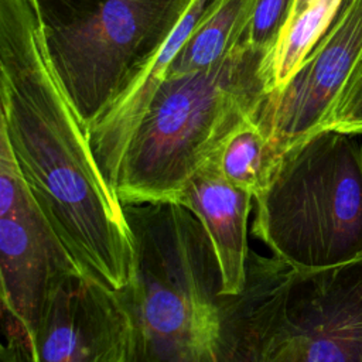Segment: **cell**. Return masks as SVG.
I'll return each mask as SVG.
<instances>
[{"instance_id": "7", "label": "cell", "mask_w": 362, "mask_h": 362, "mask_svg": "<svg viewBox=\"0 0 362 362\" xmlns=\"http://www.w3.org/2000/svg\"><path fill=\"white\" fill-rule=\"evenodd\" d=\"M78 270L83 269L34 199L0 129L1 310L18 320L31 339L51 287Z\"/></svg>"}, {"instance_id": "12", "label": "cell", "mask_w": 362, "mask_h": 362, "mask_svg": "<svg viewBox=\"0 0 362 362\" xmlns=\"http://www.w3.org/2000/svg\"><path fill=\"white\" fill-rule=\"evenodd\" d=\"M255 3L256 0H222L187 40L164 76L205 71L221 64L245 37Z\"/></svg>"}, {"instance_id": "2", "label": "cell", "mask_w": 362, "mask_h": 362, "mask_svg": "<svg viewBox=\"0 0 362 362\" xmlns=\"http://www.w3.org/2000/svg\"><path fill=\"white\" fill-rule=\"evenodd\" d=\"M270 52L243 38L218 65L164 76L113 163L102 173L123 205L177 204L223 139L257 115Z\"/></svg>"}, {"instance_id": "4", "label": "cell", "mask_w": 362, "mask_h": 362, "mask_svg": "<svg viewBox=\"0 0 362 362\" xmlns=\"http://www.w3.org/2000/svg\"><path fill=\"white\" fill-rule=\"evenodd\" d=\"M228 362H362V256L296 270L249 252L246 284L228 296Z\"/></svg>"}, {"instance_id": "3", "label": "cell", "mask_w": 362, "mask_h": 362, "mask_svg": "<svg viewBox=\"0 0 362 362\" xmlns=\"http://www.w3.org/2000/svg\"><path fill=\"white\" fill-rule=\"evenodd\" d=\"M124 212L134 260L117 293L132 321L133 362H228V296L201 222L173 202Z\"/></svg>"}, {"instance_id": "13", "label": "cell", "mask_w": 362, "mask_h": 362, "mask_svg": "<svg viewBox=\"0 0 362 362\" xmlns=\"http://www.w3.org/2000/svg\"><path fill=\"white\" fill-rule=\"evenodd\" d=\"M277 160L264 132L247 119L223 139L208 163L232 185L256 198L266 189Z\"/></svg>"}, {"instance_id": "11", "label": "cell", "mask_w": 362, "mask_h": 362, "mask_svg": "<svg viewBox=\"0 0 362 362\" xmlns=\"http://www.w3.org/2000/svg\"><path fill=\"white\" fill-rule=\"evenodd\" d=\"M221 3L222 0H191L163 47L127 92L103 117L86 129V137L100 173L113 163L122 150L175 55Z\"/></svg>"}, {"instance_id": "14", "label": "cell", "mask_w": 362, "mask_h": 362, "mask_svg": "<svg viewBox=\"0 0 362 362\" xmlns=\"http://www.w3.org/2000/svg\"><path fill=\"white\" fill-rule=\"evenodd\" d=\"M341 4L342 0H315L286 23L269 57L270 92L293 76L329 28Z\"/></svg>"}, {"instance_id": "8", "label": "cell", "mask_w": 362, "mask_h": 362, "mask_svg": "<svg viewBox=\"0 0 362 362\" xmlns=\"http://www.w3.org/2000/svg\"><path fill=\"white\" fill-rule=\"evenodd\" d=\"M362 54V0H342L329 28L293 76L264 98L255 122L280 157L325 130L334 106Z\"/></svg>"}, {"instance_id": "16", "label": "cell", "mask_w": 362, "mask_h": 362, "mask_svg": "<svg viewBox=\"0 0 362 362\" xmlns=\"http://www.w3.org/2000/svg\"><path fill=\"white\" fill-rule=\"evenodd\" d=\"M325 129L354 136L362 133V54L334 106Z\"/></svg>"}, {"instance_id": "5", "label": "cell", "mask_w": 362, "mask_h": 362, "mask_svg": "<svg viewBox=\"0 0 362 362\" xmlns=\"http://www.w3.org/2000/svg\"><path fill=\"white\" fill-rule=\"evenodd\" d=\"M325 129L284 151L255 198L252 233L296 270L362 256V147Z\"/></svg>"}, {"instance_id": "15", "label": "cell", "mask_w": 362, "mask_h": 362, "mask_svg": "<svg viewBox=\"0 0 362 362\" xmlns=\"http://www.w3.org/2000/svg\"><path fill=\"white\" fill-rule=\"evenodd\" d=\"M296 0H256L243 40L259 49L272 52L286 25Z\"/></svg>"}, {"instance_id": "18", "label": "cell", "mask_w": 362, "mask_h": 362, "mask_svg": "<svg viewBox=\"0 0 362 362\" xmlns=\"http://www.w3.org/2000/svg\"><path fill=\"white\" fill-rule=\"evenodd\" d=\"M315 0H296L294 1V6H293V10H291V14H290V17H288V20H291L293 17H296L297 14H300L304 8H307L311 3H314ZM287 20V21H288Z\"/></svg>"}, {"instance_id": "1", "label": "cell", "mask_w": 362, "mask_h": 362, "mask_svg": "<svg viewBox=\"0 0 362 362\" xmlns=\"http://www.w3.org/2000/svg\"><path fill=\"white\" fill-rule=\"evenodd\" d=\"M0 129L79 267L123 290L134 260L124 205L103 178L85 126L51 68L33 0H0Z\"/></svg>"}, {"instance_id": "6", "label": "cell", "mask_w": 362, "mask_h": 362, "mask_svg": "<svg viewBox=\"0 0 362 362\" xmlns=\"http://www.w3.org/2000/svg\"><path fill=\"white\" fill-rule=\"evenodd\" d=\"M191 0H33L51 68L85 130L127 92Z\"/></svg>"}, {"instance_id": "9", "label": "cell", "mask_w": 362, "mask_h": 362, "mask_svg": "<svg viewBox=\"0 0 362 362\" xmlns=\"http://www.w3.org/2000/svg\"><path fill=\"white\" fill-rule=\"evenodd\" d=\"M34 362H133V328L116 290L78 270L49 290L30 339Z\"/></svg>"}, {"instance_id": "17", "label": "cell", "mask_w": 362, "mask_h": 362, "mask_svg": "<svg viewBox=\"0 0 362 362\" xmlns=\"http://www.w3.org/2000/svg\"><path fill=\"white\" fill-rule=\"evenodd\" d=\"M3 315L1 362H34L30 337L24 325L6 310Z\"/></svg>"}, {"instance_id": "10", "label": "cell", "mask_w": 362, "mask_h": 362, "mask_svg": "<svg viewBox=\"0 0 362 362\" xmlns=\"http://www.w3.org/2000/svg\"><path fill=\"white\" fill-rule=\"evenodd\" d=\"M255 197L226 181L209 163L185 184L178 205L191 211L204 226L222 276V293L238 296L247 274V219Z\"/></svg>"}]
</instances>
